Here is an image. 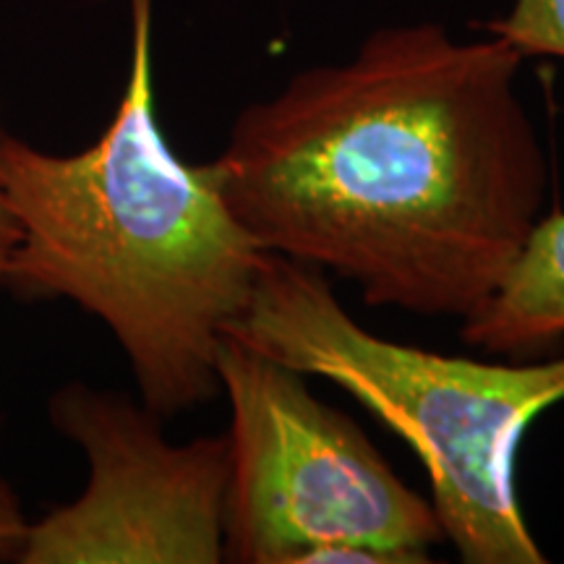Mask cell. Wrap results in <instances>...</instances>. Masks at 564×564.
I'll return each instance as SVG.
<instances>
[{
    "mask_svg": "<svg viewBox=\"0 0 564 564\" xmlns=\"http://www.w3.org/2000/svg\"><path fill=\"white\" fill-rule=\"evenodd\" d=\"M523 61L497 34L384 26L238 112L212 175L262 251L352 282L369 306L465 319L546 202Z\"/></svg>",
    "mask_w": 564,
    "mask_h": 564,
    "instance_id": "cell-1",
    "label": "cell"
},
{
    "mask_svg": "<svg viewBox=\"0 0 564 564\" xmlns=\"http://www.w3.org/2000/svg\"><path fill=\"white\" fill-rule=\"evenodd\" d=\"M152 3L129 0V79L95 144L53 154L0 139V183L19 228L3 285L97 316L121 345L141 405L173 419L220 394L217 350L270 253L232 217L209 162H183L160 129Z\"/></svg>",
    "mask_w": 564,
    "mask_h": 564,
    "instance_id": "cell-2",
    "label": "cell"
},
{
    "mask_svg": "<svg viewBox=\"0 0 564 564\" xmlns=\"http://www.w3.org/2000/svg\"><path fill=\"white\" fill-rule=\"evenodd\" d=\"M228 337L358 400L419 455L444 539L468 564H541L520 512L514 457L564 400V358L486 364L392 343L361 327L327 272L270 253Z\"/></svg>",
    "mask_w": 564,
    "mask_h": 564,
    "instance_id": "cell-3",
    "label": "cell"
},
{
    "mask_svg": "<svg viewBox=\"0 0 564 564\" xmlns=\"http://www.w3.org/2000/svg\"><path fill=\"white\" fill-rule=\"evenodd\" d=\"M230 405L225 562L308 564L324 546L429 562L444 539L434 505L403 484L348 415L299 373L236 337L217 350Z\"/></svg>",
    "mask_w": 564,
    "mask_h": 564,
    "instance_id": "cell-4",
    "label": "cell"
},
{
    "mask_svg": "<svg viewBox=\"0 0 564 564\" xmlns=\"http://www.w3.org/2000/svg\"><path fill=\"white\" fill-rule=\"evenodd\" d=\"M51 419L87 457L89 481L30 523L19 564L225 562L228 434L173 444L150 408L87 384L61 387Z\"/></svg>",
    "mask_w": 564,
    "mask_h": 564,
    "instance_id": "cell-5",
    "label": "cell"
},
{
    "mask_svg": "<svg viewBox=\"0 0 564 564\" xmlns=\"http://www.w3.org/2000/svg\"><path fill=\"white\" fill-rule=\"evenodd\" d=\"M460 337L491 356H533L564 337V212L533 225L489 301L465 316Z\"/></svg>",
    "mask_w": 564,
    "mask_h": 564,
    "instance_id": "cell-6",
    "label": "cell"
},
{
    "mask_svg": "<svg viewBox=\"0 0 564 564\" xmlns=\"http://www.w3.org/2000/svg\"><path fill=\"white\" fill-rule=\"evenodd\" d=\"M489 34L525 55L564 58V0H514L505 19L486 24Z\"/></svg>",
    "mask_w": 564,
    "mask_h": 564,
    "instance_id": "cell-7",
    "label": "cell"
},
{
    "mask_svg": "<svg viewBox=\"0 0 564 564\" xmlns=\"http://www.w3.org/2000/svg\"><path fill=\"white\" fill-rule=\"evenodd\" d=\"M26 531H30V520L24 518L17 491L0 476V562H17Z\"/></svg>",
    "mask_w": 564,
    "mask_h": 564,
    "instance_id": "cell-8",
    "label": "cell"
},
{
    "mask_svg": "<svg viewBox=\"0 0 564 564\" xmlns=\"http://www.w3.org/2000/svg\"><path fill=\"white\" fill-rule=\"evenodd\" d=\"M3 137L6 131H3V123H0V139ZM17 241H19V228H17V220H13L9 199H6L3 183H0V285L6 282V272H9Z\"/></svg>",
    "mask_w": 564,
    "mask_h": 564,
    "instance_id": "cell-9",
    "label": "cell"
}]
</instances>
